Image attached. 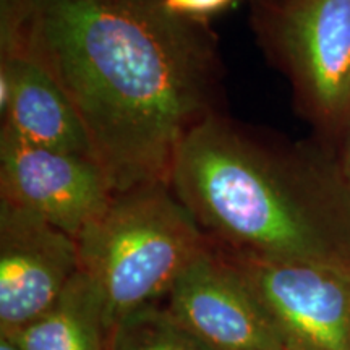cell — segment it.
Segmentation results:
<instances>
[{
	"label": "cell",
	"mask_w": 350,
	"mask_h": 350,
	"mask_svg": "<svg viewBox=\"0 0 350 350\" xmlns=\"http://www.w3.org/2000/svg\"><path fill=\"white\" fill-rule=\"evenodd\" d=\"M163 2L170 12L195 20L224 10L235 0H163Z\"/></svg>",
	"instance_id": "obj_12"
},
{
	"label": "cell",
	"mask_w": 350,
	"mask_h": 350,
	"mask_svg": "<svg viewBox=\"0 0 350 350\" xmlns=\"http://www.w3.org/2000/svg\"><path fill=\"white\" fill-rule=\"evenodd\" d=\"M349 175H350V154H349ZM350 178V177H349Z\"/></svg>",
	"instance_id": "obj_15"
},
{
	"label": "cell",
	"mask_w": 350,
	"mask_h": 350,
	"mask_svg": "<svg viewBox=\"0 0 350 350\" xmlns=\"http://www.w3.org/2000/svg\"><path fill=\"white\" fill-rule=\"evenodd\" d=\"M165 308L211 350H287L242 274L213 247L175 282Z\"/></svg>",
	"instance_id": "obj_8"
},
{
	"label": "cell",
	"mask_w": 350,
	"mask_h": 350,
	"mask_svg": "<svg viewBox=\"0 0 350 350\" xmlns=\"http://www.w3.org/2000/svg\"><path fill=\"white\" fill-rule=\"evenodd\" d=\"M78 273L75 237L0 201V334L46 313Z\"/></svg>",
	"instance_id": "obj_6"
},
{
	"label": "cell",
	"mask_w": 350,
	"mask_h": 350,
	"mask_svg": "<svg viewBox=\"0 0 350 350\" xmlns=\"http://www.w3.org/2000/svg\"><path fill=\"white\" fill-rule=\"evenodd\" d=\"M0 350H21L18 345L7 336H0Z\"/></svg>",
	"instance_id": "obj_13"
},
{
	"label": "cell",
	"mask_w": 350,
	"mask_h": 350,
	"mask_svg": "<svg viewBox=\"0 0 350 350\" xmlns=\"http://www.w3.org/2000/svg\"><path fill=\"white\" fill-rule=\"evenodd\" d=\"M7 338L21 350H107L111 327L99 292L80 271L46 313Z\"/></svg>",
	"instance_id": "obj_10"
},
{
	"label": "cell",
	"mask_w": 350,
	"mask_h": 350,
	"mask_svg": "<svg viewBox=\"0 0 350 350\" xmlns=\"http://www.w3.org/2000/svg\"><path fill=\"white\" fill-rule=\"evenodd\" d=\"M0 46L59 83L116 193L169 185L183 139L214 113L211 41L163 0H0Z\"/></svg>",
	"instance_id": "obj_1"
},
{
	"label": "cell",
	"mask_w": 350,
	"mask_h": 350,
	"mask_svg": "<svg viewBox=\"0 0 350 350\" xmlns=\"http://www.w3.org/2000/svg\"><path fill=\"white\" fill-rule=\"evenodd\" d=\"M287 350H350V260H275L224 252Z\"/></svg>",
	"instance_id": "obj_4"
},
{
	"label": "cell",
	"mask_w": 350,
	"mask_h": 350,
	"mask_svg": "<svg viewBox=\"0 0 350 350\" xmlns=\"http://www.w3.org/2000/svg\"><path fill=\"white\" fill-rule=\"evenodd\" d=\"M8 104L2 130L23 142L93 156L90 139L67 94L28 52L2 51L0 106Z\"/></svg>",
	"instance_id": "obj_9"
},
{
	"label": "cell",
	"mask_w": 350,
	"mask_h": 350,
	"mask_svg": "<svg viewBox=\"0 0 350 350\" xmlns=\"http://www.w3.org/2000/svg\"><path fill=\"white\" fill-rule=\"evenodd\" d=\"M301 180L286 159L213 113L183 139L169 185L224 252L275 260L345 258L331 248Z\"/></svg>",
	"instance_id": "obj_2"
},
{
	"label": "cell",
	"mask_w": 350,
	"mask_h": 350,
	"mask_svg": "<svg viewBox=\"0 0 350 350\" xmlns=\"http://www.w3.org/2000/svg\"><path fill=\"white\" fill-rule=\"evenodd\" d=\"M80 271L93 282L112 327L167 297L211 242L167 183L116 193L77 237Z\"/></svg>",
	"instance_id": "obj_3"
},
{
	"label": "cell",
	"mask_w": 350,
	"mask_h": 350,
	"mask_svg": "<svg viewBox=\"0 0 350 350\" xmlns=\"http://www.w3.org/2000/svg\"><path fill=\"white\" fill-rule=\"evenodd\" d=\"M107 350H211L163 306L130 313L112 327Z\"/></svg>",
	"instance_id": "obj_11"
},
{
	"label": "cell",
	"mask_w": 350,
	"mask_h": 350,
	"mask_svg": "<svg viewBox=\"0 0 350 350\" xmlns=\"http://www.w3.org/2000/svg\"><path fill=\"white\" fill-rule=\"evenodd\" d=\"M2 203L78 237L106 211L116 191L94 157L0 133Z\"/></svg>",
	"instance_id": "obj_5"
},
{
	"label": "cell",
	"mask_w": 350,
	"mask_h": 350,
	"mask_svg": "<svg viewBox=\"0 0 350 350\" xmlns=\"http://www.w3.org/2000/svg\"><path fill=\"white\" fill-rule=\"evenodd\" d=\"M269 33L319 117L350 111V0H284L265 7Z\"/></svg>",
	"instance_id": "obj_7"
},
{
	"label": "cell",
	"mask_w": 350,
	"mask_h": 350,
	"mask_svg": "<svg viewBox=\"0 0 350 350\" xmlns=\"http://www.w3.org/2000/svg\"><path fill=\"white\" fill-rule=\"evenodd\" d=\"M258 3H261L262 7H271V5H278V3L284 2V0H256Z\"/></svg>",
	"instance_id": "obj_14"
}]
</instances>
